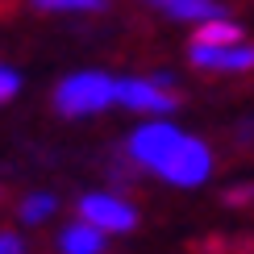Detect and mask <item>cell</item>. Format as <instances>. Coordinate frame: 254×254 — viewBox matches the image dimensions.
<instances>
[{"label": "cell", "mask_w": 254, "mask_h": 254, "mask_svg": "<svg viewBox=\"0 0 254 254\" xmlns=\"http://www.w3.org/2000/svg\"><path fill=\"white\" fill-rule=\"evenodd\" d=\"M125 154H129L137 167L163 175L167 184H175V188H196V184L208 179V171H213V150H208L200 137L179 133L175 125H167V121L142 125V129L129 137Z\"/></svg>", "instance_id": "1"}, {"label": "cell", "mask_w": 254, "mask_h": 254, "mask_svg": "<svg viewBox=\"0 0 254 254\" xmlns=\"http://www.w3.org/2000/svg\"><path fill=\"white\" fill-rule=\"evenodd\" d=\"M117 100V79L100 75V71H79V75H67L55 92V109L63 117H92V113L109 109Z\"/></svg>", "instance_id": "2"}, {"label": "cell", "mask_w": 254, "mask_h": 254, "mask_svg": "<svg viewBox=\"0 0 254 254\" xmlns=\"http://www.w3.org/2000/svg\"><path fill=\"white\" fill-rule=\"evenodd\" d=\"M117 104L133 113H175L179 96L167 92V79H117Z\"/></svg>", "instance_id": "3"}, {"label": "cell", "mask_w": 254, "mask_h": 254, "mask_svg": "<svg viewBox=\"0 0 254 254\" xmlns=\"http://www.w3.org/2000/svg\"><path fill=\"white\" fill-rule=\"evenodd\" d=\"M79 221H88V225H96L100 234H109V229H133V221H137V213L125 200H117V196H83L79 200Z\"/></svg>", "instance_id": "4"}, {"label": "cell", "mask_w": 254, "mask_h": 254, "mask_svg": "<svg viewBox=\"0 0 254 254\" xmlns=\"http://www.w3.org/2000/svg\"><path fill=\"white\" fill-rule=\"evenodd\" d=\"M188 59L200 71H250L254 67V46L234 42V46H188Z\"/></svg>", "instance_id": "5"}, {"label": "cell", "mask_w": 254, "mask_h": 254, "mask_svg": "<svg viewBox=\"0 0 254 254\" xmlns=\"http://www.w3.org/2000/svg\"><path fill=\"white\" fill-rule=\"evenodd\" d=\"M146 4L163 8L167 17L175 21H229V8L221 4V0H146Z\"/></svg>", "instance_id": "6"}, {"label": "cell", "mask_w": 254, "mask_h": 254, "mask_svg": "<svg viewBox=\"0 0 254 254\" xmlns=\"http://www.w3.org/2000/svg\"><path fill=\"white\" fill-rule=\"evenodd\" d=\"M63 254H100L104 250V234L96 225H88V221H75V225L63 234Z\"/></svg>", "instance_id": "7"}, {"label": "cell", "mask_w": 254, "mask_h": 254, "mask_svg": "<svg viewBox=\"0 0 254 254\" xmlns=\"http://www.w3.org/2000/svg\"><path fill=\"white\" fill-rule=\"evenodd\" d=\"M234 42H242L238 21H204L192 34V46H234Z\"/></svg>", "instance_id": "8"}, {"label": "cell", "mask_w": 254, "mask_h": 254, "mask_svg": "<svg viewBox=\"0 0 254 254\" xmlns=\"http://www.w3.org/2000/svg\"><path fill=\"white\" fill-rule=\"evenodd\" d=\"M42 13H100L109 8V0H29Z\"/></svg>", "instance_id": "9"}, {"label": "cell", "mask_w": 254, "mask_h": 254, "mask_svg": "<svg viewBox=\"0 0 254 254\" xmlns=\"http://www.w3.org/2000/svg\"><path fill=\"white\" fill-rule=\"evenodd\" d=\"M50 213H55V200L50 196H29L21 204V221H46Z\"/></svg>", "instance_id": "10"}, {"label": "cell", "mask_w": 254, "mask_h": 254, "mask_svg": "<svg viewBox=\"0 0 254 254\" xmlns=\"http://www.w3.org/2000/svg\"><path fill=\"white\" fill-rule=\"evenodd\" d=\"M17 88H21V79H17V71H8V67H0V104H8L17 96Z\"/></svg>", "instance_id": "11"}, {"label": "cell", "mask_w": 254, "mask_h": 254, "mask_svg": "<svg viewBox=\"0 0 254 254\" xmlns=\"http://www.w3.org/2000/svg\"><path fill=\"white\" fill-rule=\"evenodd\" d=\"M225 204H254V184L229 188V192H225Z\"/></svg>", "instance_id": "12"}, {"label": "cell", "mask_w": 254, "mask_h": 254, "mask_svg": "<svg viewBox=\"0 0 254 254\" xmlns=\"http://www.w3.org/2000/svg\"><path fill=\"white\" fill-rule=\"evenodd\" d=\"M0 254H21V242L13 234H0Z\"/></svg>", "instance_id": "13"}, {"label": "cell", "mask_w": 254, "mask_h": 254, "mask_svg": "<svg viewBox=\"0 0 254 254\" xmlns=\"http://www.w3.org/2000/svg\"><path fill=\"white\" fill-rule=\"evenodd\" d=\"M238 142H242V146H254V121H246V125L238 129Z\"/></svg>", "instance_id": "14"}, {"label": "cell", "mask_w": 254, "mask_h": 254, "mask_svg": "<svg viewBox=\"0 0 254 254\" xmlns=\"http://www.w3.org/2000/svg\"><path fill=\"white\" fill-rule=\"evenodd\" d=\"M8 13H17V0H0V17H8Z\"/></svg>", "instance_id": "15"}, {"label": "cell", "mask_w": 254, "mask_h": 254, "mask_svg": "<svg viewBox=\"0 0 254 254\" xmlns=\"http://www.w3.org/2000/svg\"><path fill=\"white\" fill-rule=\"evenodd\" d=\"M0 200H4V196H0Z\"/></svg>", "instance_id": "16"}]
</instances>
